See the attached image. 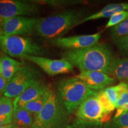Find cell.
I'll list each match as a JSON object with an SVG mask.
<instances>
[{
    "label": "cell",
    "mask_w": 128,
    "mask_h": 128,
    "mask_svg": "<svg viewBox=\"0 0 128 128\" xmlns=\"http://www.w3.org/2000/svg\"><path fill=\"white\" fill-rule=\"evenodd\" d=\"M22 59L36 64L50 76L71 72L74 66L66 60H50L38 56H24Z\"/></svg>",
    "instance_id": "obj_11"
},
{
    "label": "cell",
    "mask_w": 128,
    "mask_h": 128,
    "mask_svg": "<svg viewBox=\"0 0 128 128\" xmlns=\"http://www.w3.org/2000/svg\"><path fill=\"white\" fill-rule=\"evenodd\" d=\"M14 100L5 96L0 97V116L12 114Z\"/></svg>",
    "instance_id": "obj_20"
},
{
    "label": "cell",
    "mask_w": 128,
    "mask_h": 128,
    "mask_svg": "<svg viewBox=\"0 0 128 128\" xmlns=\"http://www.w3.org/2000/svg\"><path fill=\"white\" fill-rule=\"evenodd\" d=\"M116 112L115 114L114 118H116L119 117L121 115L124 114V113L128 112V104H125L122 106L119 107V108H116Z\"/></svg>",
    "instance_id": "obj_28"
},
{
    "label": "cell",
    "mask_w": 128,
    "mask_h": 128,
    "mask_svg": "<svg viewBox=\"0 0 128 128\" xmlns=\"http://www.w3.org/2000/svg\"><path fill=\"white\" fill-rule=\"evenodd\" d=\"M119 52L124 56H128V35L124 38L113 40Z\"/></svg>",
    "instance_id": "obj_25"
},
{
    "label": "cell",
    "mask_w": 128,
    "mask_h": 128,
    "mask_svg": "<svg viewBox=\"0 0 128 128\" xmlns=\"http://www.w3.org/2000/svg\"><path fill=\"white\" fill-rule=\"evenodd\" d=\"M98 92L90 88L76 76L60 80L55 91L58 98L70 114L76 113L86 99Z\"/></svg>",
    "instance_id": "obj_3"
},
{
    "label": "cell",
    "mask_w": 128,
    "mask_h": 128,
    "mask_svg": "<svg viewBox=\"0 0 128 128\" xmlns=\"http://www.w3.org/2000/svg\"><path fill=\"white\" fill-rule=\"evenodd\" d=\"M111 75L118 81L128 84V56L115 60Z\"/></svg>",
    "instance_id": "obj_16"
},
{
    "label": "cell",
    "mask_w": 128,
    "mask_h": 128,
    "mask_svg": "<svg viewBox=\"0 0 128 128\" xmlns=\"http://www.w3.org/2000/svg\"><path fill=\"white\" fill-rule=\"evenodd\" d=\"M125 104H128V87L120 94L116 104V108Z\"/></svg>",
    "instance_id": "obj_26"
},
{
    "label": "cell",
    "mask_w": 128,
    "mask_h": 128,
    "mask_svg": "<svg viewBox=\"0 0 128 128\" xmlns=\"http://www.w3.org/2000/svg\"><path fill=\"white\" fill-rule=\"evenodd\" d=\"M23 64L5 54H0V74L8 82Z\"/></svg>",
    "instance_id": "obj_14"
},
{
    "label": "cell",
    "mask_w": 128,
    "mask_h": 128,
    "mask_svg": "<svg viewBox=\"0 0 128 128\" xmlns=\"http://www.w3.org/2000/svg\"><path fill=\"white\" fill-rule=\"evenodd\" d=\"M76 76L90 88L97 92L113 86L116 82L115 78L102 72L82 71Z\"/></svg>",
    "instance_id": "obj_12"
},
{
    "label": "cell",
    "mask_w": 128,
    "mask_h": 128,
    "mask_svg": "<svg viewBox=\"0 0 128 128\" xmlns=\"http://www.w3.org/2000/svg\"><path fill=\"white\" fill-rule=\"evenodd\" d=\"M99 102L106 113L111 114L116 108L115 106L112 103L104 92V90L100 91L97 94Z\"/></svg>",
    "instance_id": "obj_21"
},
{
    "label": "cell",
    "mask_w": 128,
    "mask_h": 128,
    "mask_svg": "<svg viewBox=\"0 0 128 128\" xmlns=\"http://www.w3.org/2000/svg\"><path fill=\"white\" fill-rule=\"evenodd\" d=\"M111 36L113 40L124 38L128 35V19L112 28Z\"/></svg>",
    "instance_id": "obj_19"
},
{
    "label": "cell",
    "mask_w": 128,
    "mask_h": 128,
    "mask_svg": "<svg viewBox=\"0 0 128 128\" xmlns=\"http://www.w3.org/2000/svg\"><path fill=\"white\" fill-rule=\"evenodd\" d=\"M51 88L40 80L35 81L14 100V110L22 108L26 104L35 100Z\"/></svg>",
    "instance_id": "obj_13"
},
{
    "label": "cell",
    "mask_w": 128,
    "mask_h": 128,
    "mask_svg": "<svg viewBox=\"0 0 128 128\" xmlns=\"http://www.w3.org/2000/svg\"><path fill=\"white\" fill-rule=\"evenodd\" d=\"M40 75L36 69L29 65L23 64L8 82L4 96L15 99L33 82L40 80Z\"/></svg>",
    "instance_id": "obj_6"
},
{
    "label": "cell",
    "mask_w": 128,
    "mask_h": 128,
    "mask_svg": "<svg viewBox=\"0 0 128 128\" xmlns=\"http://www.w3.org/2000/svg\"><path fill=\"white\" fill-rule=\"evenodd\" d=\"M102 32L95 34L79 35L70 37H60L50 39L49 43L52 46L66 50H73L86 48L98 44Z\"/></svg>",
    "instance_id": "obj_8"
},
{
    "label": "cell",
    "mask_w": 128,
    "mask_h": 128,
    "mask_svg": "<svg viewBox=\"0 0 128 128\" xmlns=\"http://www.w3.org/2000/svg\"><path fill=\"white\" fill-rule=\"evenodd\" d=\"M36 128V127H35V126H34L33 125V126H32V127H31V128Z\"/></svg>",
    "instance_id": "obj_32"
},
{
    "label": "cell",
    "mask_w": 128,
    "mask_h": 128,
    "mask_svg": "<svg viewBox=\"0 0 128 128\" xmlns=\"http://www.w3.org/2000/svg\"><path fill=\"white\" fill-rule=\"evenodd\" d=\"M50 90L44 92V94H42V95L40 96L38 98H36L35 100L26 104L22 108H24L25 109L28 110V111L31 112L32 114L34 115L35 118L40 113L43 108H44V106L46 102V100H47L48 98V96H49Z\"/></svg>",
    "instance_id": "obj_17"
},
{
    "label": "cell",
    "mask_w": 128,
    "mask_h": 128,
    "mask_svg": "<svg viewBox=\"0 0 128 128\" xmlns=\"http://www.w3.org/2000/svg\"><path fill=\"white\" fill-rule=\"evenodd\" d=\"M39 10L33 1L0 0V17L3 19L34 14Z\"/></svg>",
    "instance_id": "obj_9"
},
{
    "label": "cell",
    "mask_w": 128,
    "mask_h": 128,
    "mask_svg": "<svg viewBox=\"0 0 128 128\" xmlns=\"http://www.w3.org/2000/svg\"><path fill=\"white\" fill-rule=\"evenodd\" d=\"M97 95L86 99L80 106L76 112V119L87 122L102 124L110 120L111 114L105 113Z\"/></svg>",
    "instance_id": "obj_7"
},
{
    "label": "cell",
    "mask_w": 128,
    "mask_h": 128,
    "mask_svg": "<svg viewBox=\"0 0 128 128\" xmlns=\"http://www.w3.org/2000/svg\"><path fill=\"white\" fill-rule=\"evenodd\" d=\"M37 4H46L52 7H65L72 5L79 4L82 3L81 1H66V0H42V1H33Z\"/></svg>",
    "instance_id": "obj_22"
},
{
    "label": "cell",
    "mask_w": 128,
    "mask_h": 128,
    "mask_svg": "<svg viewBox=\"0 0 128 128\" xmlns=\"http://www.w3.org/2000/svg\"><path fill=\"white\" fill-rule=\"evenodd\" d=\"M12 114L0 116V127L12 124Z\"/></svg>",
    "instance_id": "obj_27"
},
{
    "label": "cell",
    "mask_w": 128,
    "mask_h": 128,
    "mask_svg": "<svg viewBox=\"0 0 128 128\" xmlns=\"http://www.w3.org/2000/svg\"><path fill=\"white\" fill-rule=\"evenodd\" d=\"M70 113L51 89L40 113L34 118L33 126L38 128H66L70 123Z\"/></svg>",
    "instance_id": "obj_4"
},
{
    "label": "cell",
    "mask_w": 128,
    "mask_h": 128,
    "mask_svg": "<svg viewBox=\"0 0 128 128\" xmlns=\"http://www.w3.org/2000/svg\"><path fill=\"white\" fill-rule=\"evenodd\" d=\"M66 128H104V124L87 122L76 119L70 122Z\"/></svg>",
    "instance_id": "obj_23"
},
{
    "label": "cell",
    "mask_w": 128,
    "mask_h": 128,
    "mask_svg": "<svg viewBox=\"0 0 128 128\" xmlns=\"http://www.w3.org/2000/svg\"><path fill=\"white\" fill-rule=\"evenodd\" d=\"M0 50L12 57L41 56L45 53L42 46L28 37L0 34Z\"/></svg>",
    "instance_id": "obj_5"
},
{
    "label": "cell",
    "mask_w": 128,
    "mask_h": 128,
    "mask_svg": "<svg viewBox=\"0 0 128 128\" xmlns=\"http://www.w3.org/2000/svg\"><path fill=\"white\" fill-rule=\"evenodd\" d=\"M8 81L3 76L0 74V97H2V94H4L5 89L7 86Z\"/></svg>",
    "instance_id": "obj_29"
},
{
    "label": "cell",
    "mask_w": 128,
    "mask_h": 128,
    "mask_svg": "<svg viewBox=\"0 0 128 128\" xmlns=\"http://www.w3.org/2000/svg\"><path fill=\"white\" fill-rule=\"evenodd\" d=\"M104 128H128V112L118 118H113L104 124Z\"/></svg>",
    "instance_id": "obj_18"
},
{
    "label": "cell",
    "mask_w": 128,
    "mask_h": 128,
    "mask_svg": "<svg viewBox=\"0 0 128 128\" xmlns=\"http://www.w3.org/2000/svg\"><path fill=\"white\" fill-rule=\"evenodd\" d=\"M38 18L24 16L3 19L2 34L6 36H22L34 31Z\"/></svg>",
    "instance_id": "obj_10"
},
{
    "label": "cell",
    "mask_w": 128,
    "mask_h": 128,
    "mask_svg": "<svg viewBox=\"0 0 128 128\" xmlns=\"http://www.w3.org/2000/svg\"><path fill=\"white\" fill-rule=\"evenodd\" d=\"M0 128H19L17 127V126L15 125V124H7V125L1 126V127H0Z\"/></svg>",
    "instance_id": "obj_30"
},
{
    "label": "cell",
    "mask_w": 128,
    "mask_h": 128,
    "mask_svg": "<svg viewBox=\"0 0 128 128\" xmlns=\"http://www.w3.org/2000/svg\"><path fill=\"white\" fill-rule=\"evenodd\" d=\"M12 116V124L19 128H30L34 124V115L23 108L14 109Z\"/></svg>",
    "instance_id": "obj_15"
},
{
    "label": "cell",
    "mask_w": 128,
    "mask_h": 128,
    "mask_svg": "<svg viewBox=\"0 0 128 128\" xmlns=\"http://www.w3.org/2000/svg\"><path fill=\"white\" fill-rule=\"evenodd\" d=\"M128 19V12H118L110 17L108 23L106 25V28H113L118 24L124 22Z\"/></svg>",
    "instance_id": "obj_24"
},
{
    "label": "cell",
    "mask_w": 128,
    "mask_h": 128,
    "mask_svg": "<svg viewBox=\"0 0 128 128\" xmlns=\"http://www.w3.org/2000/svg\"><path fill=\"white\" fill-rule=\"evenodd\" d=\"M80 10H70L47 17L38 18L34 32L38 36L47 39L60 38L86 18Z\"/></svg>",
    "instance_id": "obj_2"
},
{
    "label": "cell",
    "mask_w": 128,
    "mask_h": 128,
    "mask_svg": "<svg viewBox=\"0 0 128 128\" xmlns=\"http://www.w3.org/2000/svg\"><path fill=\"white\" fill-rule=\"evenodd\" d=\"M3 18L0 17V34H2V23Z\"/></svg>",
    "instance_id": "obj_31"
},
{
    "label": "cell",
    "mask_w": 128,
    "mask_h": 128,
    "mask_svg": "<svg viewBox=\"0 0 128 128\" xmlns=\"http://www.w3.org/2000/svg\"><path fill=\"white\" fill-rule=\"evenodd\" d=\"M61 57L81 71L102 72L108 76L116 59L111 48L103 43L83 49L66 50Z\"/></svg>",
    "instance_id": "obj_1"
}]
</instances>
